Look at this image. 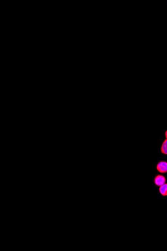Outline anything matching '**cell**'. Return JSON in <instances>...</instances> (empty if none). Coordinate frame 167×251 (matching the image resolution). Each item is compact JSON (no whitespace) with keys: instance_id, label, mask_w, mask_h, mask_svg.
Instances as JSON below:
<instances>
[{"instance_id":"obj_1","label":"cell","mask_w":167,"mask_h":251,"mask_svg":"<svg viewBox=\"0 0 167 251\" xmlns=\"http://www.w3.org/2000/svg\"><path fill=\"white\" fill-rule=\"evenodd\" d=\"M166 178L163 174H157L154 177V184L157 187H160L166 183Z\"/></svg>"},{"instance_id":"obj_2","label":"cell","mask_w":167,"mask_h":251,"mask_svg":"<svg viewBox=\"0 0 167 251\" xmlns=\"http://www.w3.org/2000/svg\"><path fill=\"white\" fill-rule=\"evenodd\" d=\"M156 169L160 174H166L167 172V161L161 160L158 162L156 165Z\"/></svg>"},{"instance_id":"obj_3","label":"cell","mask_w":167,"mask_h":251,"mask_svg":"<svg viewBox=\"0 0 167 251\" xmlns=\"http://www.w3.org/2000/svg\"><path fill=\"white\" fill-rule=\"evenodd\" d=\"M159 192L163 197H166L167 195V184H164L162 186L159 187Z\"/></svg>"},{"instance_id":"obj_4","label":"cell","mask_w":167,"mask_h":251,"mask_svg":"<svg viewBox=\"0 0 167 251\" xmlns=\"http://www.w3.org/2000/svg\"><path fill=\"white\" fill-rule=\"evenodd\" d=\"M161 152L162 154L167 155V139H166L163 142L161 148Z\"/></svg>"},{"instance_id":"obj_5","label":"cell","mask_w":167,"mask_h":251,"mask_svg":"<svg viewBox=\"0 0 167 251\" xmlns=\"http://www.w3.org/2000/svg\"><path fill=\"white\" fill-rule=\"evenodd\" d=\"M167 131H166V132H165V137H166V139H167Z\"/></svg>"}]
</instances>
